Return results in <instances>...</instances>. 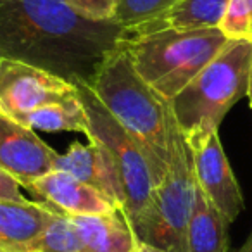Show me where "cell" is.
Listing matches in <instances>:
<instances>
[{"mask_svg": "<svg viewBox=\"0 0 252 252\" xmlns=\"http://www.w3.org/2000/svg\"><path fill=\"white\" fill-rule=\"evenodd\" d=\"M125 38L114 21H92L66 0H0V59L90 85Z\"/></svg>", "mask_w": 252, "mask_h": 252, "instance_id": "obj_1", "label": "cell"}, {"mask_svg": "<svg viewBox=\"0 0 252 252\" xmlns=\"http://www.w3.org/2000/svg\"><path fill=\"white\" fill-rule=\"evenodd\" d=\"M90 88L109 114L138 145L158 187L168 169V100L137 73L130 56L119 43L102 61Z\"/></svg>", "mask_w": 252, "mask_h": 252, "instance_id": "obj_2", "label": "cell"}, {"mask_svg": "<svg viewBox=\"0 0 252 252\" xmlns=\"http://www.w3.org/2000/svg\"><path fill=\"white\" fill-rule=\"evenodd\" d=\"M252 40H228L221 52L169 102L187 144L193 145L218 131L221 121L247 95Z\"/></svg>", "mask_w": 252, "mask_h": 252, "instance_id": "obj_3", "label": "cell"}, {"mask_svg": "<svg viewBox=\"0 0 252 252\" xmlns=\"http://www.w3.org/2000/svg\"><path fill=\"white\" fill-rule=\"evenodd\" d=\"M168 169L154 189L151 202L131 224L138 244L166 252H189L187 230L193 213L197 180L192 152L168 102L166 112Z\"/></svg>", "mask_w": 252, "mask_h": 252, "instance_id": "obj_4", "label": "cell"}, {"mask_svg": "<svg viewBox=\"0 0 252 252\" xmlns=\"http://www.w3.org/2000/svg\"><path fill=\"white\" fill-rule=\"evenodd\" d=\"M228 38L220 28L161 30L128 36L119 47L137 73L166 100L183 90L218 54Z\"/></svg>", "mask_w": 252, "mask_h": 252, "instance_id": "obj_5", "label": "cell"}, {"mask_svg": "<svg viewBox=\"0 0 252 252\" xmlns=\"http://www.w3.org/2000/svg\"><path fill=\"white\" fill-rule=\"evenodd\" d=\"M76 88L83 109L87 112V137L88 140L104 145L105 151L112 158V162L121 180L123 193H125L123 213L128 218L130 224H133L149 206L152 192L156 189L149 162L133 138L123 130L121 125L100 104L90 85L76 83Z\"/></svg>", "mask_w": 252, "mask_h": 252, "instance_id": "obj_6", "label": "cell"}, {"mask_svg": "<svg viewBox=\"0 0 252 252\" xmlns=\"http://www.w3.org/2000/svg\"><path fill=\"white\" fill-rule=\"evenodd\" d=\"M73 97H78V88L71 81L18 61L0 59V111L12 119Z\"/></svg>", "mask_w": 252, "mask_h": 252, "instance_id": "obj_7", "label": "cell"}, {"mask_svg": "<svg viewBox=\"0 0 252 252\" xmlns=\"http://www.w3.org/2000/svg\"><path fill=\"white\" fill-rule=\"evenodd\" d=\"M189 147L192 152L199 190L220 211L228 224L233 223L244 211V197L223 151L218 131Z\"/></svg>", "mask_w": 252, "mask_h": 252, "instance_id": "obj_8", "label": "cell"}, {"mask_svg": "<svg viewBox=\"0 0 252 252\" xmlns=\"http://www.w3.org/2000/svg\"><path fill=\"white\" fill-rule=\"evenodd\" d=\"M57 152L36 133L11 116L0 111V169L12 176L21 187L54 171Z\"/></svg>", "mask_w": 252, "mask_h": 252, "instance_id": "obj_9", "label": "cell"}, {"mask_svg": "<svg viewBox=\"0 0 252 252\" xmlns=\"http://www.w3.org/2000/svg\"><path fill=\"white\" fill-rule=\"evenodd\" d=\"M26 189L52 209L67 216L105 214L119 209L111 199L64 171H50Z\"/></svg>", "mask_w": 252, "mask_h": 252, "instance_id": "obj_10", "label": "cell"}, {"mask_svg": "<svg viewBox=\"0 0 252 252\" xmlns=\"http://www.w3.org/2000/svg\"><path fill=\"white\" fill-rule=\"evenodd\" d=\"M54 169L67 173L80 182L90 185L92 189L98 190L107 199H111L119 209H123L125 193L118 169L109 152L98 142L90 140V144L87 145L74 142L73 145H69L66 154H57Z\"/></svg>", "mask_w": 252, "mask_h": 252, "instance_id": "obj_11", "label": "cell"}, {"mask_svg": "<svg viewBox=\"0 0 252 252\" xmlns=\"http://www.w3.org/2000/svg\"><path fill=\"white\" fill-rule=\"evenodd\" d=\"M56 209L33 200L0 202V252H32Z\"/></svg>", "mask_w": 252, "mask_h": 252, "instance_id": "obj_12", "label": "cell"}, {"mask_svg": "<svg viewBox=\"0 0 252 252\" xmlns=\"http://www.w3.org/2000/svg\"><path fill=\"white\" fill-rule=\"evenodd\" d=\"M81 240V252H135L138 240L123 209L105 214L71 216Z\"/></svg>", "mask_w": 252, "mask_h": 252, "instance_id": "obj_13", "label": "cell"}, {"mask_svg": "<svg viewBox=\"0 0 252 252\" xmlns=\"http://www.w3.org/2000/svg\"><path fill=\"white\" fill-rule=\"evenodd\" d=\"M230 0H182L162 16L126 32L125 36L145 35L161 30L220 28Z\"/></svg>", "mask_w": 252, "mask_h": 252, "instance_id": "obj_14", "label": "cell"}, {"mask_svg": "<svg viewBox=\"0 0 252 252\" xmlns=\"http://www.w3.org/2000/svg\"><path fill=\"white\" fill-rule=\"evenodd\" d=\"M189 252H226L228 223L197 187L195 206L187 230Z\"/></svg>", "mask_w": 252, "mask_h": 252, "instance_id": "obj_15", "label": "cell"}, {"mask_svg": "<svg viewBox=\"0 0 252 252\" xmlns=\"http://www.w3.org/2000/svg\"><path fill=\"white\" fill-rule=\"evenodd\" d=\"M16 121L32 128L33 131H80L85 135L88 131L87 112L80 100V95L56 104L43 105L36 111L19 116Z\"/></svg>", "mask_w": 252, "mask_h": 252, "instance_id": "obj_16", "label": "cell"}, {"mask_svg": "<svg viewBox=\"0 0 252 252\" xmlns=\"http://www.w3.org/2000/svg\"><path fill=\"white\" fill-rule=\"evenodd\" d=\"M32 252H81V240L71 216L56 211Z\"/></svg>", "mask_w": 252, "mask_h": 252, "instance_id": "obj_17", "label": "cell"}, {"mask_svg": "<svg viewBox=\"0 0 252 252\" xmlns=\"http://www.w3.org/2000/svg\"><path fill=\"white\" fill-rule=\"evenodd\" d=\"M178 2L182 0H116L114 21L126 33L162 16Z\"/></svg>", "mask_w": 252, "mask_h": 252, "instance_id": "obj_18", "label": "cell"}, {"mask_svg": "<svg viewBox=\"0 0 252 252\" xmlns=\"http://www.w3.org/2000/svg\"><path fill=\"white\" fill-rule=\"evenodd\" d=\"M67 4L92 21H111L114 19L116 0H66Z\"/></svg>", "mask_w": 252, "mask_h": 252, "instance_id": "obj_19", "label": "cell"}, {"mask_svg": "<svg viewBox=\"0 0 252 252\" xmlns=\"http://www.w3.org/2000/svg\"><path fill=\"white\" fill-rule=\"evenodd\" d=\"M19 183L12 178L9 173L4 169H0V202L2 200H23L21 190H19Z\"/></svg>", "mask_w": 252, "mask_h": 252, "instance_id": "obj_20", "label": "cell"}, {"mask_svg": "<svg viewBox=\"0 0 252 252\" xmlns=\"http://www.w3.org/2000/svg\"><path fill=\"white\" fill-rule=\"evenodd\" d=\"M135 252H166V251H161V249L151 247V245H145V244H138Z\"/></svg>", "mask_w": 252, "mask_h": 252, "instance_id": "obj_21", "label": "cell"}, {"mask_svg": "<svg viewBox=\"0 0 252 252\" xmlns=\"http://www.w3.org/2000/svg\"><path fill=\"white\" fill-rule=\"evenodd\" d=\"M237 252H252V235H251V237H249V240L245 242V244L242 245V247L238 249Z\"/></svg>", "mask_w": 252, "mask_h": 252, "instance_id": "obj_22", "label": "cell"}, {"mask_svg": "<svg viewBox=\"0 0 252 252\" xmlns=\"http://www.w3.org/2000/svg\"><path fill=\"white\" fill-rule=\"evenodd\" d=\"M247 97H249V104L252 109V66H251V76H249V88H247Z\"/></svg>", "mask_w": 252, "mask_h": 252, "instance_id": "obj_23", "label": "cell"}, {"mask_svg": "<svg viewBox=\"0 0 252 252\" xmlns=\"http://www.w3.org/2000/svg\"><path fill=\"white\" fill-rule=\"evenodd\" d=\"M245 7L249 9V12H251V18H252V0H244Z\"/></svg>", "mask_w": 252, "mask_h": 252, "instance_id": "obj_24", "label": "cell"}]
</instances>
